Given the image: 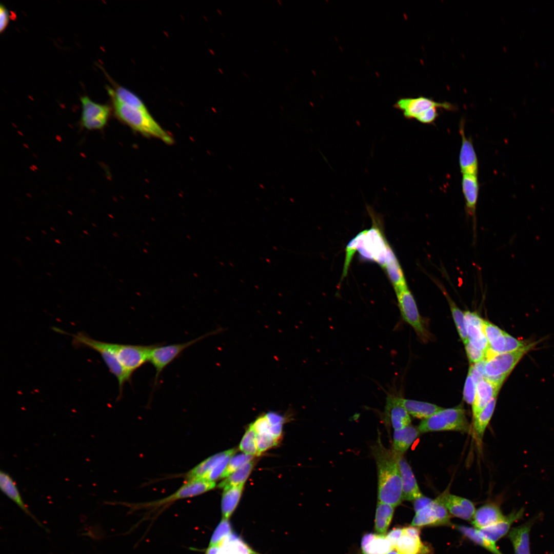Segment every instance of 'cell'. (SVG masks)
<instances>
[{"instance_id":"44","label":"cell","mask_w":554,"mask_h":554,"mask_svg":"<svg viewBox=\"0 0 554 554\" xmlns=\"http://www.w3.org/2000/svg\"><path fill=\"white\" fill-rule=\"evenodd\" d=\"M483 330L488 345L496 341L505 332L496 325L484 320L483 321Z\"/></svg>"},{"instance_id":"51","label":"cell","mask_w":554,"mask_h":554,"mask_svg":"<svg viewBox=\"0 0 554 554\" xmlns=\"http://www.w3.org/2000/svg\"><path fill=\"white\" fill-rule=\"evenodd\" d=\"M265 415L270 425L283 424L285 421V418L276 412L269 411Z\"/></svg>"},{"instance_id":"30","label":"cell","mask_w":554,"mask_h":554,"mask_svg":"<svg viewBox=\"0 0 554 554\" xmlns=\"http://www.w3.org/2000/svg\"><path fill=\"white\" fill-rule=\"evenodd\" d=\"M107 91L111 100L116 101L139 109L148 111L146 105L138 96L122 86L115 85L113 88L107 87Z\"/></svg>"},{"instance_id":"47","label":"cell","mask_w":554,"mask_h":554,"mask_svg":"<svg viewBox=\"0 0 554 554\" xmlns=\"http://www.w3.org/2000/svg\"><path fill=\"white\" fill-rule=\"evenodd\" d=\"M439 109L437 107L430 108L419 115L416 120L422 124H432L439 116Z\"/></svg>"},{"instance_id":"35","label":"cell","mask_w":554,"mask_h":554,"mask_svg":"<svg viewBox=\"0 0 554 554\" xmlns=\"http://www.w3.org/2000/svg\"><path fill=\"white\" fill-rule=\"evenodd\" d=\"M454 527L464 537L485 548L493 554H502L497 548L496 544L483 536L479 529L462 525H455Z\"/></svg>"},{"instance_id":"40","label":"cell","mask_w":554,"mask_h":554,"mask_svg":"<svg viewBox=\"0 0 554 554\" xmlns=\"http://www.w3.org/2000/svg\"><path fill=\"white\" fill-rule=\"evenodd\" d=\"M231 533V527L228 519L222 518L213 532L209 546L218 545Z\"/></svg>"},{"instance_id":"31","label":"cell","mask_w":554,"mask_h":554,"mask_svg":"<svg viewBox=\"0 0 554 554\" xmlns=\"http://www.w3.org/2000/svg\"><path fill=\"white\" fill-rule=\"evenodd\" d=\"M235 451L236 449L233 448L216 453L206 459L187 473V481L201 480L215 465L228 456L233 454Z\"/></svg>"},{"instance_id":"24","label":"cell","mask_w":554,"mask_h":554,"mask_svg":"<svg viewBox=\"0 0 554 554\" xmlns=\"http://www.w3.org/2000/svg\"><path fill=\"white\" fill-rule=\"evenodd\" d=\"M523 511L520 509L518 511L511 513L506 516L504 520L491 526L479 529L481 535L490 542L496 544V542L503 537L509 531L511 525L523 515Z\"/></svg>"},{"instance_id":"8","label":"cell","mask_w":554,"mask_h":554,"mask_svg":"<svg viewBox=\"0 0 554 554\" xmlns=\"http://www.w3.org/2000/svg\"><path fill=\"white\" fill-rule=\"evenodd\" d=\"M395 293L403 319L412 327L422 341L427 342L430 338L429 333L424 326L412 294L408 287Z\"/></svg>"},{"instance_id":"2","label":"cell","mask_w":554,"mask_h":554,"mask_svg":"<svg viewBox=\"0 0 554 554\" xmlns=\"http://www.w3.org/2000/svg\"><path fill=\"white\" fill-rule=\"evenodd\" d=\"M367 210L372 220V226L355 236L357 251L362 259L375 262L383 269L390 246L383 232L381 217L369 206Z\"/></svg>"},{"instance_id":"3","label":"cell","mask_w":554,"mask_h":554,"mask_svg":"<svg viewBox=\"0 0 554 554\" xmlns=\"http://www.w3.org/2000/svg\"><path fill=\"white\" fill-rule=\"evenodd\" d=\"M111 102L115 116L133 129L144 135L160 139L166 144L173 143L170 135L156 122L148 110L139 109L114 100Z\"/></svg>"},{"instance_id":"12","label":"cell","mask_w":554,"mask_h":554,"mask_svg":"<svg viewBox=\"0 0 554 554\" xmlns=\"http://www.w3.org/2000/svg\"><path fill=\"white\" fill-rule=\"evenodd\" d=\"M401 111L404 116L408 120L416 118L425 111L434 107L448 111H454L457 107L448 102H439L423 96L417 97H404L398 100L394 105Z\"/></svg>"},{"instance_id":"9","label":"cell","mask_w":554,"mask_h":554,"mask_svg":"<svg viewBox=\"0 0 554 554\" xmlns=\"http://www.w3.org/2000/svg\"><path fill=\"white\" fill-rule=\"evenodd\" d=\"M156 344L150 345L114 343L118 360L125 370L132 376L134 372L149 361L150 353Z\"/></svg>"},{"instance_id":"34","label":"cell","mask_w":554,"mask_h":554,"mask_svg":"<svg viewBox=\"0 0 554 554\" xmlns=\"http://www.w3.org/2000/svg\"><path fill=\"white\" fill-rule=\"evenodd\" d=\"M394 507L378 502L374 520V529L378 534L385 535L392 519Z\"/></svg>"},{"instance_id":"41","label":"cell","mask_w":554,"mask_h":554,"mask_svg":"<svg viewBox=\"0 0 554 554\" xmlns=\"http://www.w3.org/2000/svg\"><path fill=\"white\" fill-rule=\"evenodd\" d=\"M252 459V456L246 453H241L232 457L221 479L228 477L241 466L251 461Z\"/></svg>"},{"instance_id":"23","label":"cell","mask_w":554,"mask_h":554,"mask_svg":"<svg viewBox=\"0 0 554 554\" xmlns=\"http://www.w3.org/2000/svg\"><path fill=\"white\" fill-rule=\"evenodd\" d=\"M383 269L386 271L395 292L408 287L402 267L391 247L388 251Z\"/></svg>"},{"instance_id":"22","label":"cell","mask_w":554,"mask_h":554,"mask_svg":"<svg viewBox=\"0 0 554 554\" xmlns=\"http://www.w3.org/2000/svg\"><path fill=\"white\" fill-rule=\"evenodd\" d=\"M500 388L486 379H482L478 382L474 400L472 404L473 419L478 416L493 396L499 392Z\"/></svg>"},{"instance_id":"53","label":"cell","mask_w":554,"mask_h":554,"mask_svg":"<svg viewBox=\"0 0 554 554\" xmlns=\"http://www.w3.org/2000/svg\"><path fill=\"white\" fill-rule=\"evenodd\" d=\"M403 533L413 538L420 539L421 531L420 528L416 526L410 525L403 527Z\"/></svg>"},{"instance_id":"32","label":"cell","mask_w":554,"mask_h":554,"mask_svg":"<svg viewBox=\"0 0 554 554\" xmlns=\"http://www.w3.org/2000/svg\"><path fill=\"white\" fill-rule=\"evenodd\" d=\"M395 549L399 554H431L432 551L431 546L422 542L421 539L413 538L403 533Z\"/></svg>"},{"instance_id":"43","label":"cell","mask_w":554,"mask_h":554,"mask_svg":"<svg viewBox=\"0 0 554 554\" xmlns=\"http://www.w3.org/2000/svg\"><path fill=\"white\" fill-rule=\"evenodd\" d=\"M278 440L268 432L257 434L256 440L258 456L270 448L278 444Z\"/></svg>"},{"instance_id":"6","label":"cell","mask_w":554,"mask_h":554,"mask_svg":"<svg viewBox=\"0 0 554 554\" xmlns=\"http://www.w3.org/2000/svg\"><path fill=\"white\" fill-rule=\"evenodd\" d=\"M219 330L213 331L200 336L192 340L183 343L162 345L156 344L150 353L149 361L155 370L153 387H155L158 382L159 376L163 370L186 349L197 342L211 335L219 332Z\"/></svg>"},{"instance_id":"42","label":"cell","mask_w":554,"mask_h":554,"mask_svg":"<svg viewBox=\"0 0 554 554\" xmlns=\"http://www.w3.org/2000/svg\"><path fill=\"white\" fill-rule=\"evenodd\" d=\"M232 455L233 454H230L228 456L224 459L217 463L207 472L201 480L214 482V481L221 479L230 459L232 457Z\"/></svg>"},{"instance_id":"18","label":"cell","mask_w":554,"mask_h":554,"mask_svg":"<svg viewBox=\"0 0 554 554\" xmlns=\"http://www.w3.org/2000/svg\"><path fill=\"white\" fill-rule=\"evenodd\" d=\"M505 518L497 504L488 503L476 510L471 523L475 528L481 529L502 521Z\"/></svg>"},{"instance_id":"50","label":"cell","mask_w":554,"mask_h":554,"mask_svg":"<svg viewBox=\"0 0 554 554\" xmlns=\"http://www.w3.org/2000/svg\"><path fill=\"white\" fill-rule=\"evenodd\" d=\"M10 19L9 13L3 4L0 6V31L2 33L8 26Z\"/></svg>"},{"instance_id":"21","label":"cell","mask_w":554,"mask_h":554,"mask_svg":"<svg viewBox=\"0 0 554 554\" xmlns=\"http://www.w3.org/2000/svg\"><path fill=\"white\" fill-rule=\"evenodd\" d=\"M206 554H255L240 538L231 533L220 544L209 546Z\"/></svg>"},{"instance_id":"37","label":"cell","mask_w":554,"mask_h":554,"mask_svg":"<svg viewBox=\"0 0 554 554\" xmlns=\"http://www.w3.org/2000/svg\"><path fill=\"white\" fill-rule=\"evenodd\" d=\"M253 466L254 461H253L246 463L222 481L218 487L223 488L224 490L233 486L244 484L251 473Z\"/></svg>"},{"instance_id":"54","label":"cell","mask_w":554,"mask_h":554,"mask_svg":"<svg viewBox=\"0 0 554 554\" xmlns=\"http://www.w3.org/2000/svg\"><path fill=\"white\" fill-rule=\"evenodd\" d=\"M282 424H280L274 425H270L268 433L272 435L273 437L277 439H279V438L282 433Z\"/></svg>"},{"instance_id":"7","label":"cell","mask_w":554,"mask_h":554,"mask_svg":"<svg viewBox=\"0 0 554 554\" xmlns=\"http://www.w3.org/2000/svg\"><path fill=\"white\" fill-rule=\"evenodd\" d=\"M215 486L214 482L203 480H188L170 496L153 501L129 505L133 509H156L183 499L193 497L207 492Z\"/></svg>"},{"instance_id":"13","label":"cell","mask_w":554,"mask_h":554,"mask_svg":"<svg viewBox=\"0 0 554 554\" xmlns=\"http://www.w3.org/2000/svg\"><path fill=\"white\" fill-rule=\"evenodd\" d=\"M399 468L403 500L414 501L423 496L412 470L403 454L392 449Z\"/></svg>"},{"instance_id":"28","label":"cell","mask_w":554,"mask_h":554,"mask_svg":"<svg viewBox=\"0 0 554 554\" xmlns=\"http://www.w3.org/2000/svg\"><path fill=\"white\" fill-rule=\"evenodd\" d=\"M530 522L512 528L508 537L512 544L515 554H530L529 532Z\"/></svg>"},{"instance_id":"29","label":"cell","mask_w":554,"mask_h":554,"mask_svg":"<svg viewBox=\"0 0 554 554\" xmlns=\"http://www.w3.org/2000/svg\"><path fill=\"white\" fill-rule=\"evenodd\" d=\"M420 433L418 427L411 425L400 429L394 430L392 450L403 454Z\"/></svg>"},{"instance_id":"16","label":"cell","mask_w":554,"mask_h":554,"mask_svg":"<svg viewBox=\"0 0 554 554\" xmlns=\"http://www.w3.org/2000/svg\"><path fill=\"white\" fill-rule=\"evenodd\" d=\"M464 313L469 341L486 354L489 345L483 330L484 320L476 312L466 311Z\"/></svg>"},{"instance_id":"49","label":"cell","mask_w":554,"mask_h":554,"mask_svg":"<svg viewBox=\"0 0 554 554\" xmlns=\"http://www.w3.org/2000/svg\"><path fill=\"white\" fill-rule=\"evenodd\" d=\"M403 534V528L396 527L391 529L386 536L393 549L395 548L399 540Z\"/></svg>"},{"instance_id":"55","label":"cell","mask_w":554,"mask_h":554,"mask_svg":"<svg viewBox=\"0 0 554 554\" xmlns=\"http://www.w3.org/2000/svg\"><path fill=\"white\" fill-rule=\"evenodd\" d=\"M387 554H399L395 548L391 549Z\"/></svg>"},{"instance_id":"5","label":"cell","mask_w":554,"mask_h":554,"mask_svg":"<svg viewBox=\"0 0 554 554\" xmlns=\"http://www.w3.org/2000/svg\"><path fill=\"white\" fill-rule=\"evenodd\" d=\"M418 428L422 433L454 430L467 432L469 424L462 406L443 408L431 417L422 420Z\"/></svg>"},{"instance_id":"52","label":"cell","mask_w":554,"mask_h":554,"mask_svg":"<svg viewBox=\"0 0 554 554\" xmlns=\"http://www.w3.org/2000/svg\"><path fill=\"white\" fill-rule=\"evenodd\" d=\"M432 500L430 498L424 496L422 497L414 500L413 501V507L415 512L420 510L423 508L428 505Z\"/></svg>"},{"instance_id":"1","label":"cell","mask_w":554,"mask_h":554,"mask_svg":"<svg viewBox=\"0 0 554 554\" xmlns=\"http://www.w3.org/2000/svg\"><path fill=\"white\" fill-rule=\"evenodd\" d=\"M371 452L377 468L378 501L395 507L403 501L400 472L392 450L384 446L379 432Z\"/></svg>"},{"instance_id":"25","label":"cell","mask_w":554,"mask_h":554,"mask_svg":"<svg viewBox=\"0 0 554 554\" xmlns=\"http://www.w3.org/2000/svg\"><path fill=\"white\" fill-rule=\"evenodd\" d=\"M480 185L478 175H463L462 190L468 215L475 219Z\"/></svg>"},{"instance_id":"27","label":"cell","mask_w":554,"mask_h":554,"mask_svg":"<svg viewBox=\"0 0 554 554\" xmlns=\"http://www.w3.org/2000/svg\"><path fill=\"white\" fill-rule=\"evenodd\" d=\"M401 405L408 413L418 419H427L444 408L428 402L404 399L399 397Z\"/></svg>"},{"instance_id":"46","label":"cell","mask_w":554,"mask_h":554,"mask_svg":"<svg viewBox=\"0 0 554 554\" xmlns=\"http://www.w3.org/2000/svg\"><path fill=\"white\" fill-rule=\"evenodd\" d=\"M465 346L468 360L472 364L486 360L485 353L476 348L469 341Z\"/></svg>"},{"instance_id":"26","label":"cell","mask_w":554,"mask_h":554,"mask_svg":"<svg viewBox=\"0 0 554 554\" xmlns=\"http://www.w3.org/2000/svg\"><path fill=\"white\" fill-rule=\"evenodd\" d=\"M392 549L385 535L368 533L362 537L361 549L363 554H387Z\"/></svg>"},{"instance_id":"48","label":"cell","mask_w":554,"mask_h":554,"mask_svg":"<svg viewBox=\"0 0 554 554\" xmlns=\"http://www.w3.org/2000/svg\"><path fill=\"white\" fill-rule=\"evenodd\" d=\"M252 424L257 434L268 432L270 426V424L265 415L258 418Z\"/></svg>"},{"instance_id":"33","label":"cell","mask_w":554,"mask_h":554,"mask_svg":"<svg viewBox=\"0 0 554 554\" xmlns=\"http://www.w3.org/2000/svg\"><path fill=\"white\" fill-rule=\"evenodd\" d=\"M244 484L224 489L222 494L221 509L223 519H229L241 498Z\"/></svg>"},{"instance_id":"38","label":"cell","mask_w":554,"mask_h":554,"mask_svg":"<svg viewBox=\"0 0 554 554\" xmlns=\"http://www.w3.org/2000/svg\"><path fill=\"white\" fill-rule=\"evenodd\" d=\"M439 287L441 288L442 291L446 297L448 302L452 317L461 339L463 343L466 344L469 340L467 334L464 313L459 309L454 302L450 299L444 288L441 286H439Z\"/></svg>"},{"instance_id":"15","label":"cell","mask_w":554,"mask_h":554,"mask_svg":"<svg viewBox=\"0 0 554 554\" xmlns=\"http://www.w3.org/2000/svg\"><path fill=\"white\" fill-rule=\"evenodd\" d=\"M439 498L451 515L467 521L472 520L476 509L469 500L451 494L447 490Z\"/></svg>"},{"instance_id":"39","label":"cell","mask_w":554,"mask_h":554,"mask_svg":"<svg viewBox=\"0 0 554 554\" xmlns=\"http://www.w3.org/2000/svg\"><path fill=\"white\" fill-rule=\"evenodd\" d=\"M256 435L257 433L251 424L240 442V449L244 453L252 456L258 455Z\"/></svg>"},{"instance_id":"17","label":"cell","mask_w":554,"mask_h":554,"mask_svg":"<svg viewBox=\"0 0 554 554\" xmlns=\"http://www.w3.org/2000/svg\"><path fill=\"white\" fill-rule=\"evenodd\" d=\"M386 419L390 421L394 430L404 428L410 425V414L401 405L399 397L389 393L386 398L384 410Z\"/></svg>"},{"instance_id":"19","label":"cell","mask_w":554,"mask_h":554,"mask_svg":"<svg viewBox=\"0 0 554 554\" xmlns=\"http://www.w3.org/2000/svg\"><path fill=\"white\" fill-rule=\"evenodd\" d=\"M0 487L3 492L13 501L27 515L31 517L42 528L49 531L32 514L24 503L16 483L12 477L5 471H0Z\"/></svg>"},{"instance_id":"11","label":"cell","mask_w":554,"mask_h":554,"mask_svg":"<svg viewBox=\"0 0 554 554\" xmlns=\"http://www.w3.org/2000/svg\"><path fill=\"white\" fill-rule=\"evenodd\" d=\"M81 103L82 127L88 130L103 129L109 120L110 107L106 104L96 103L87 95L81 97Z\"/></svg>"},{"instance_id":"4","label":"cell","mask_w":554,"mask_h":554,"mask_svg":"<svg viewBox=\"0 0 554 554\" xmlns=\"http://www.w3.org/2000/svg\"><path fill=\"white\" fill-rule=\"evenodd\" d=\"M71 336L73 345L87 347L101 355L110 372L117 380L119 399L122 395L124 385L126 383L131 382L132 376L125 370L120 363L115 351L114 343L97 341L82 332L71 334Z\"/></svg>"},{"instance_id":"36","label":"cell","mask_w":554,"mask_h":554,"mask_svg":"<svg viewBox=\"0 0 554 554\" xmlns=\"http://www.w3.org/2000/svg\"><path fill=\"white\" fill-rule=\"evenodd\" d=\"M498 394V393H497L493 396L478 416L473 419V428L477 437L480 440L482 438L493 413Z\"/></svg>"},{"instance_id":"20","label":"cell","mask_w":554,"mask_h":554,"mask_svg":"<svg viewBox=\"0 0 554 554\" xmlns=\"http://www.w3.org/2000/svg\"><path fill=\"white\" fill-rule=\"evenodd\" d=\"M415 513L412 526L419 528L444 526L443 512L434 500L428 505Z\"/></svg>"},{"instance_id":"45","label":"cell","mask_w":554,"mask_h":554,"mask_svg":"<svg viewBox=\"0 0 554 554\" xmlns=\"http://www.w3.org/2000/svg\"><path fill=\"white\" fill-rule=\"evenodd\" d=\"M477 384L468 373L463 390V399L468 404L472 405L474 401Z\"/></svg>"},{"instance_id":"14","label":"cell","mask_w":554,"mask_h":554,"mask_svg":"<svg viewBox=\"0 0 554 554\" xmlns=\"http://www.w3.org/2000/svg\"><path fill=\"white\" fill-rule=\"evenodd\" d=\"M459 132L462 141L459 154L461 172L463 175H478L479 165L477 155L472 138L466 136L463 122H461Z\"/></svg>"},{"instance_id":"10","label":"cell","mask_w":554,"mask_h":554,"mask_svg":"<svg viewBox=\"0 0 554 554\" xmlns=\"http://www.w3.org/2000/svg\"><path fill=\"white\" fill-rule=\"evenodd\" d=\"M535 345L534 343H529L519 350L496 354L486 360L485 365L486 378L497 376L507 377L521 359Z\"/></svg>"}]
</instances>
